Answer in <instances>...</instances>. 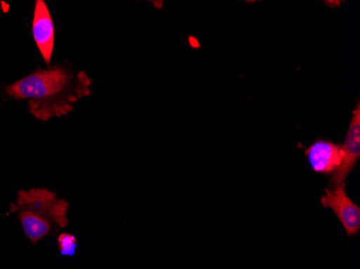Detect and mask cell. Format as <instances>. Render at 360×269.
<instances>
[{
  "mask_svg": "<svg viewBox=\"0 0 360 269\" xmlns=\"http://www.w3.org/2000/svg\"><path fill=\"white\" fill-rule=\"evenodd\" d=\"M91 84L86 72L74 74L66 66H54L32 72L6 91L16 100L28 99L30 113L46 122L68 114L75 103L91 94Z\"/></svg>",
  "mask_w": 360,
  "mask_h": 269,
  "instance_id": "6da1fadb",
  "label": "cell"
},
{
  "mask_svg": "<svg viewBox=\"0 0 360 269\" xmlns=\"http://www.w3.org/2000/svg\"><path fill=\"white\" fill-rule=\"evenodd\" d=\"M19 209L30 210L38 216L48 218L60 228L68 226V203L66 200L58 199L56 194L46 189H32L30 191L19 192L16 200Z\"/></svg>",
  "mask_w": 360,
  "mask_h": 269,
  "instance_id": "7a4b0ae2",
  "label": "cell"
},
{
  "mask_svg": "<svg viewBox=\"0 0 360 269\" xmlns=\"http://www.w3.org/2000/svg\"><path fill=\"white\" fill-rule=\"evenodd\" d=\"M347 184H338L325 190L321 203L323 208H330L345 228L347 236L352 237L360 230V208L347 196Z\"/></svg>",
  "mask_w": 360,
  "mask_h": 269,
  "instance_id": "3957f363",
  "label": "cell"
},
{
  "mask_svg": "<svg viewBox=\"0 0 360 269\" xmlns=\"http://www.w3.org/2000/svg\"><path fill=\"white\" fill-rule=\"evenodd\" d=\"M342 163L338 171L333 173L331 183L333 185L345 184L347 178L355 167L360 157V102L358 99L353 111L349 131L345 137V143L341 145Z\"/></svg>",
  "mask_w": 360,
  "mask_h": 269,
  "instance_id": "277c9868",
  "label": "cell"
},
{
  "mask_svg": "<svg viewBox=\"0 0 360 269\" xmlns=\"http://www.w3.org/2000/svg\"><path fill=\"white\" fill-rule=\"evenodd\" d=\"M32 38L46 66L51 64L54 51L56 29L50 10L44 0H37L34 10L32 26Z\"/></svg>",
  "mask_w": 360,
  "mask_h": 269,
  "instance_id": "5b68a950",
  "label": "cell"
},
{
  "mask_svg": "<svg viewBox=\"0 0 360 269\" xmlns=\"http://www.w3.org/2000/svg\"><path fill=\"white\" fill-rule=\"evenodd\" d=\"M304 155L313 171L323 175H333L342 163L341 145L326 139H317L304 147Z\"/></svg>",
  "mask_w": 360,
  "mask_h": 269,
  "instance_id": "8992f818",
  "label": "cell"
},
{
  "mask_svg": "<svg viewBox=\"0 0 360 269\" xmlns=\"http://www.w3.org/2000/svg\"><path fill=\"white\" fill-rule=\"evenodd\" d=\"M19 218L22 228L26 236L32 240V244H37L40 240L46 237L53 230V222L44 216H38L26 209H19Z\"/></svg>",
  "mask_w": 360,
  "mask_h": 269,
  "instance_id": "52a82bcc",
  "label": "cell"
},
{
  "mask_svg": "<svg viewBox=\"0 0 360 269\" xmlns=\"http://www.w3.org/2000/svg\"><path fill=\"white\" fill-rule=\"evenodd\" d=\"M58 242L63 256H74L77 248V240L75 236L70 234H62L60 235Z\"/></svg>",
  "mask_w": 360,
  "mask_h": 269,
  "instance_id": "ba28073f",
  "label": "cell"
}]
</instances>
